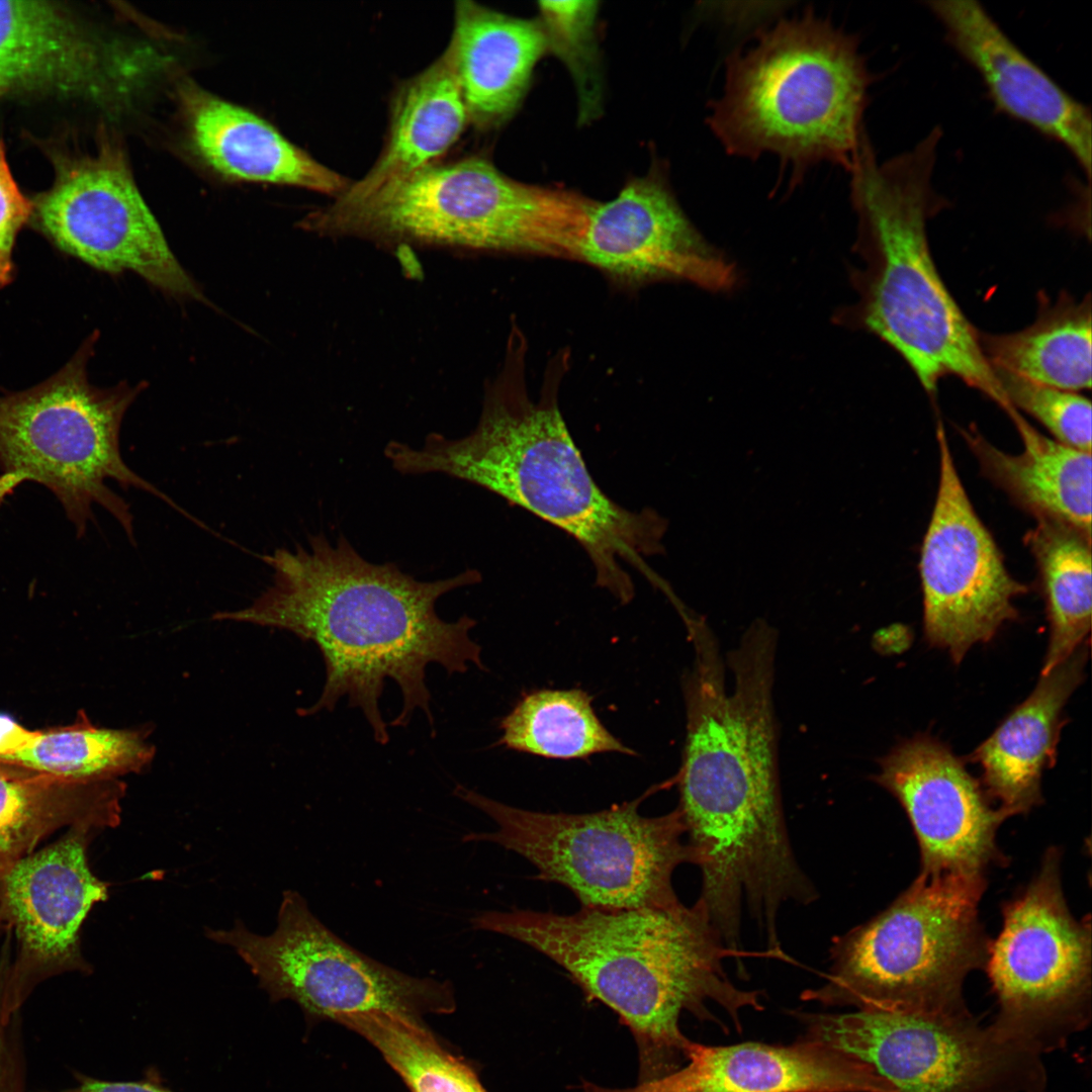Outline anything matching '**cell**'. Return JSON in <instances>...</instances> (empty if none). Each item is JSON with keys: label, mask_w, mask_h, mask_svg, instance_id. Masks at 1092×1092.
Instances as JSON below:
<instances>
[{"label": "cell", "mask_w": 1092, "mask_h": 1092, "mask_svg": "<svg viewBox=\"0 0 1092 1092\" xmlns=\"http://www.w3.org/2000/svg\"><path fill=\"white\" fill-rule=\"evenodd\" d=\"M262 559L272 570L269 586L246 608L213 619L285 630L315 644L326 679L318 699L300 715L332 712L346 698L385 745L389 732L380 699L386 679L402 699L389 725L405 727L421 711L434 732L427 667L439 664L449 675L466 672L470 663L485 670L481 647L470 636L476 621L466 615L445 621L436 611L442 596L481 580L476 569L418 580L394 563L368 561L343 535L332 541L324 534Z\"/></svg>", "instance_id": "1"}, {"label": "cell", "mask_w": 1092, "mask_h": 1092, "mask_svg": "<svg viewBox=\"0 0 1092 1092\" xmlns=\"http://www.w3.org/2000/svg\"><path fill=\"white\" fill-rule=\"evenodd\" d=\"M694 662L682 678L686 741L678 809L702 874L723 897L756 896L799 870L783 811L772 688L777 632L753 623L727 655L725 687L718 642L699 618L687 625Z\"/></svg>", "instance_id": "2"}, {"label": "cell", "mask_w": 1092, "mask_h": 1092, "mask_svg": "<svg viewBox=\"0 0 1092 1092\" xmlns=\"http://www.w3.org/2000/svg\"><path fill=\"white\" fill-rule=\"evenodd\" d=\"M517 336L469 435L430 434L420 448L391 441L387 460L401 474L439 473L483 487L561 529L587 554L596 583L623 605L635 594L624 563L668 597L647 562L662 552L664 520L650 509H625L601 489L560 413L557 378L550 375L539 399L530 398Z\"/></svg>", "instance_id": "3"}, {"label": "cell", "mask_w": 1092, "mask_h": 1092, "mask_svg": "<svg viewBox=\"0 0 1092 1092\" xmlns=\"http://www.w3.org/2000/svg\"><path fill=\"white\" fill-rule=\"evenodd\" d=\"M470 922L541 952L589 999L616 1012L636 1040L640 1083L670 1074L686 1060L689 1039L678 1026L684 1010L705 1015V1004L714 1001L737 1018L743 1007L760 1008L757 993L728 979V949L700 900L691 907H581L572 914L491 910Z\"/></svg>", "instance_id": "4"}, {"label": "cell", "mask_w": 1092, "mask_h": 1092, "mask_svg": "<svg viewBox=\"0 0 1092 1092\" xmlns=\"http://www.w3.org/2000/svg\"><path fill=\"white\" fill-rule=\"evenodd\" d=\"M940 140L936 126L912 149L879 162L867 139L848 171L866 260L859 324L904 359L930 396L939 380L954 376L1005 411L1010 403L979 331L946 288L928 243V221L947 204L933 187Z\"/></svg>", "instance_id": "5"}, {"label": "cell", "mask_w": 1092, "mask_h": 1092, "mask_svg": "<svg viewBox=\"0 0 1092 1092\" xmlns=\"http://www.w3.org/2000/svg\"><path fill=\"white\" fill-rule=\"evenodd\" d=\"M855 34L805 11L758 33L726 61L708 122L729 155L777 156L791 180L819 163L849 171L868 138L873 76Z\"/></svg>", "instance_id": "6"}, {"label": "cell", "mask_w": 1092, "mask_h": 1092, "mask_svg": "<svg viewBox=\"0 0 1092 1092\" xmlns=\"http://www.w3.org/2000/svg\"><path fill=\"white\" fill-rule=\"evenodd\" d=\"M590 207L579 194L516 181L470 157L428 165L355 201L336 199L303 226L386 245L574 259Z\"/></svg>", "instance_id": "7"}, {"label": "cell", "mask_w": 1092, "mask_h": 1092, "mask_svg": "<svg viewBox=\"0 0 1092 1092\" xmlns=\"http://www.w3.org/2000/svg\"><path fill=\"white\" fill-rule=\"evenodd\" d=\"M985 875L919 874L884 911L836 938L825 984L803 994L858 1010L968 1011L967 976L991 940L979 919Z\"/></svg>", "instance_id": "8"}, {"label": "cell", "mask_w": 1092, "mask_h": 1092, "mask_svg": "<svg viewBox=\"0 0 1092 1092\" xmlns=\"http://www.w3.org/2000/svg\"><path fill=\"white\" fill-rule=\"evenodd\" d=\"M98 335L94 332L47 380L0 395V506L19 485L32 481L56 496L78 537L95 522L93 509L99 506L133 544L130 507L108 481L149 492L188 514L122 458V421L145 383L100 388L89 382L87 363Z\"/></svg>", "instance_id": "9"}, {"label": "cell", "mask_w": 1092, "mask_h": 1092, "mask_svg": "<svg viewBox=\"0 0 1092 1092\" xmlns=\"http://www.w3.org/2000/svg\"><path fill=\"white\" fill-rule=\"evenodd\" d=\"M651 791L595 813H544L517 808L458 785L453 793L496 824L464 842L486 841L514 851L537 869L535 879L569 889L581 907L673 908L681 903L672 875L694 863L678 808L657 816L639 813Z\"/></svg>", "instance_id": "10"}, {"label": "cell", "mask_w": 1092, "mask_h": 1092, "mask_svg": "<svg viewBox=\"0 0 1092 1092\" xmlns=\"http://www.w3.org/2000/svg\"><path fill=\"white\" fill-rule=\"evenodd\" d=\"M1061 858L1059 848H1049L1026 888L1003 905L985 965L999 1006L991 1026L1040 1056L1063 1048L1091 1019V925L1070 912Z\"/></svg>", "instance_id": "11"}, {"label": "cell", "mask_w": 1092, "mask_h": 1092, "mask_svg": "<svg viewBox=\"0 0 1092 1092\" xmlns=\"http://www.w3.org/2000/svg\"><path fill=\"white\" fill-rule=\"evenodd\" d=\"M206 936L234 948L272 1002H295L308 1022L366 1013L423 1020L456 1008L449 981L411 976L359 951L328 928L296 891L283 893L272 933H253L237 921L226 930L207 929Z\"/></svg>", "instance_id": "12"}, {"label": "cell", "mask_w": 1092, "mask_h": 1092, "mask_svg": "<svg viewBox=\"0 0 1092 1092\" xmlns=\"http://www.w3.org/2000/svg\"><path fill=\"white\" fill-rule=\"evenodd\" d=\"M808 1021L806 1039L867 1064L896 1092H1048L1041 1056L969 1010L864 1009Z\"/></svg>", "instance_id": "13"}, {"label": "cell", "mask_w": 1092, "mask_h": 1092, "mask_svg": "<svg viewBox=\"0 0 1092 1092\" xmlns=\"http://www.w3.org/2000/svg\"><path fill=\"white\" fill-rule=\"evenodd\" d=\"M52 186L38 194L31 219L62 252L109 273L131 270L179 297L201 298L144 200L119 146L55 160Z\"/></svg>", "instance_id": "14"}, {"label": "cell", "mask_w": 1092, "mask_h": 1092, "mask_svg": "<svg viewBox=\"0 0 1092 1092\" xmlns=\"http://www.w3.org/2000/svg\"><path fill=\"white\" fill-rule=\"evenodd\" d=\"M939 482L919 562L923 628L932 646L960 663L976 643L1015 620L1013 600L1028 587L1008 572L992 535L960 479L941 424Z\"/></svg>", "instance_id": "15"}, {"label": "cell", "mask_w": 1092, "mask_h": 1092, "mask_svg": "<svg viewBox=\"0 0 1092 1092\" xmlns=\"http://www.w3.org/2000/svg\"><path fill=\"white\" fill-rule=\"evenodd\" d=\"M873 779L910 820L919 874L985 875L989 866L1004 863L996 834L1010 816L990 805L980 782L945 744L929 736L906 740L880 760Z\"/></svg>", "instance_id": "16"}, {"label": "cell", "mask_w": 1092, "mask_h": 1092, "mask_svg": "<svg viewBox=\"0 0 1092 1092\" xmlns=\"http://www.w3.org/2000/svg\"><path fill=\"white\" fill-rule=\"evenodd\" d=\"M92 830L73 828L57 842L16 860L0 874V915L13 926L22 963L1 984L4 1018L16 1013L42 974L82 967L79 932L94 904L107 898V885L88 864Z\"/></svg>", "instance_id": "17"}, {"label": "cell", "mask_w": 1092, "mask_h": 1092, "mask_svg": "<svg viewBox=\"0 0 1092 1092\" xmlns=\"http://www.w3.org/2000/svg\"><path fill=\"white\" fill-rule=\"evenodd\" d=\"M576 260L628 287L671 278L721 289L734 279L732 267L712 252L655 175L595 203Z\"/></svg>", "instance_id": "18"}, {"label": "cell", "mask_w": 1092, "mask_h": 1092, "mask_svg": "<svg viewBox=\"0 0 1092 1092\" xmlns=\"http://www.w3.org/2000/svg\"><path fill=\"white\" fill-rule=\"evenodd\" d=\"M951 47L977 71L994 105L1063 146L1091 177L1090 108L1059 86L974 0H928Z\"/></svg>", "instance_id": "19"}, {"label": "cell", "mask_w": 1092, "mask_h": 1092, "mask_svg": "<svg viewBox=\"0 0 1092 1092\" xmlns=\"http://www.w3.org/2000/svg\"><path fill=\"white\" fill-rule=\"evenodd\" d=\"M685 1056L688 1064L664 1077L606 1092H896L867 1064L809 1039L788 1046L689 1040Z\"/></svg>", "instance_id": "20"}, {"label": "cell", "mask_w": 1092, "mask_h": 1092, "mask_svg": "<svg viewBox=\"0 0 1092 1092\" xmlns=\"http://www.w3.org/2000/svg\"><path fill=\"white\" fill-rule=\"evenodd\" d=\"M195 152L224 177L340 195L350 182L253 112L194 85L181 90Z\"/></svg>", "instance_id": "21"}, {"label": "cell", "mask_w": 1092, "mask_h": 1092, "mask_svg": "<svg viewBox=\"0 0 1092 1092\" xmlns=\"http://www.w3.org/2000/svg\"><path fill=\"white\" fill-rule=\"evenodd\" d=\"M1088 645L1041 675L1024 702L997 727L970 758L982 767L988 797L1009 816L1042 802L1041 777L1052 766L1064 724L1063 709L1084 677Z\"/></svg>", "instance_id": "22"}, {"label": "cell", "mask_w": 1092, "mask_h": 1092, "mask_svg": "<svg viewBox=\"0 0 1092 1092\" xmlns=\"http://www.w3.org/2000/svg\"><path fill=\"white\" fill-rule=\"evenodd\" d=\"M449 48L468 120L484 128L516 110L549 44L540 20L461 0L455 4Z\"/></svg>", "instance_id": "23"}, {"label": "cell", "mask_w": 1092, "mask_h": 1092, "mask_svg": "<svg viewBox=\"0 0 1092 1092\" xmlns=\"http://www.w3.org/2000/svg\"><path fill=\"white\" fill-rule=\"evenodd\" d=\"M98 47L65 9L0 1V98L18 92L93 93L106 78Z\"/></svg>", "instance_id": "24"}, {"label": "cell", "mask_w": 1092, "mask_h": 1092, "mask_svg": "<svg viewBox=\"0 0 1092 1092\" xmlns=\"http://www.w3.org/2000/svg\"><path fill=\"white\" fill-rule=\"evenodd\" d=\"M1023 443L1008 454L976 429L961 435L982 473L1036 521L1068 525L1091 538V452L1045 437L1012 407L1006 413Z\"/></svg>", "instance_id": "25"}, {"label": "cell", "mask_w": 1092, "mask_h": 1092, "mask_svg": "<svg viewBox=\"0 0 1092 1092\" xmlns=\"http://www.w3.org/2000/svg\"><path fill=\"white\" fill-rule=\"evenodd\" d=\"M468 120L449 46L428 68L403 82L391 102L385 145L370 171L336 197L361 199L380 187L434 164Z\"/></svg>", "instance_id": "26"}, {"label": "cell", "mask_w": 1092, "mask_h": 1092, "mask_svg": "<svg viewBox=\"0 0 1092 1092\" xmlns=\"http://www.w3.org/2000/svg\"><path fill=\"white\" fill-rule=\"evenodd\" d=\"M124 793L119 779L77 783L0 768V874L63 826L117 825Z\"/></svg>", "instance_id": "27"}, {"label": "cell", "mask_w": 1092, "mask_h": 1092, "mask_svg": "<svg viewBox=\"0 0 1092 1092\" xmlns=\"http://www.w3.org/2000/svg\"><path fill=\"white\" fill-rule=\"evenodd\" d=\"M1035 320L1008 334L978 332L994 369L1030 381L1079 392L1091 388V299L1061 292L1055 301L1038 294Z\"/></svg>", "instance_id": "28"}, {"label": "cell", "mask_w": 1092, "mask_h": 1092, "mask_svg": "<svg viewBox=\"0 0 1092 1092\" xmlns=\"http://www.w3.org/2000/svg\"><path fill=\"white\" fill-rule=\"evenodd\" d=\"M1024 542L1035 561L1050 623L1043 675L1067 660L1090 632L1091 538L1062 523L1036 521Z\"/></svg>", "instance_id": "29"}, {"label": "cell", "mask_w": 1092, "mask_h": 1092, "mask_svg": "<svg viewBox=\"0 0 1092 1092\" xmlns=\"http://www.w3.org/2000/svg\"><path fill=\"white\" fill-rule=\"evenodd\" d=\"M499 729V745L546 758L637 754L603 725L593 708V697L580 689L527 694L502 719Z\"/></svg>", "instance_id": "30"}, {"label": "cell", "mask_w": 1092, "mask_h": 1092, "mask_svg": "<svg viewBox=\"0 0 1092 1092\" xmlns=\"http://www.w3.org/2000/svg\"><path fill=\"white\" fill-rule=\"evenodd\" d=\"M146 728H98L90 724L37 732L23 748L0 758L55 779L87 783L116 780L145 769L155 756Z\"/></svg>", "instance_id": "31"}, {"label": "cell", "mask_w": 1092, "mask_h": 1092, "mask_svg": "<svg viewBox=\"0 0 1092 1092\" xmlns=\"http://www.w3.org/2000/svg\"><path fill=\"white\" fill-rule=\"evenodd\" d=\"M337 1023L372 1044L411 1092H487L472 1067L448 1051L423 1020L366 1013Z\"/></svg>", "instance_id": "32"}, {"label": "cell", "mask_w": 1092, "mask_h": 1092, "mask_svg": "<svg viewBox=\"0 0 1092 1092\" xmlns=\"http://www.w3.org/2000/svg\"><path fill=\"white\" fill-rule=\"evenodd\" d=\"M1009 403L1041 423L1054 439L1091 452V403L1079 392L1064 390L994 369Z\"/></svg>", "instance_id": "33"}, {"label": "cell", "mask_w": 1092, "mask_h": 1092, "mask_svg": "<svg viewBox=\"0 0 1092 1092\" xmlns=\"http://www.w3.org/2000/svg\"><path fill=\"white\" fill-rule=\"evenodd\" d=\"M596 2H540V22L549 50L554 51L572 72L582 96L583 114L593 109L598 80L594 48Z\"/></svg>", "instance_id": "34"}, {"label": "cell", "mask_w": 1092, "mask_h": 1092, "mask_svg": "<svg viewBox=\"0 0 1092 1092\" xmlns=\"http://www.w3.org/2000/svg\"><path fill=\"white\" fill-rule=\"evenodd\" d=\"M32 200L19 189L6 160L0 138V289L14 278L12 253L21 229L31 220Z\"/></svg>", "instance_id": "35"}, {"label": "cell", "mask_w": 1092, "mask_h": 1092, "mask_svg": "<svg viewBox=\"0 0 1092 1092\" xmlns=\"http://www.w3.org/2000/svg\"><path fill=\"white\" fill-rule=\"evenodd\" d=\"M77 1085L59 1092H173L159 1083L144 1081L116 1082L77 1074Z\"/></svg>", "instance_id": "36"}, {"label": "cell", "mask_w": 1092, "mask_h": 1092, "mask_svg": "<svg viewBox=\"0 0 1092 1092\" xmlns=\"http://www.w3.org/2000/svg\"><path fill=\"white\" fill-rule=\"evenodd\" d=\"M36 734L37 732L29 731L10 717L0 714V758L23 748Z\"/></svg>", "instance_id": "37"}, {"label": "cell", "mask_w": 1092, "mask_h": 1092, "mask_svg": "<svg viewBox=\"0 0 1092 1092\" xmlns=\"http://www.w3.org/2000/svg\"><path fill=\"white\" fill-rule=\"evenodd\" d=\"M24 1079L17 1073L0 1069V1092H24Z\"/></svg>", "instance_id": "38"}, {"label": "cell", "mask_w": 1092, "mask_h": 1092, "mask_svg": "<svg viewBox=\"0 0 1092 1092\" xmlns=\"http://www.w3.org/2000/svg\"><path fill=\"white\" fill-rule=\"evenodd\" d=\"M1 916V915H0Z\"/></svg>", "instance_id": "39"}]
</instances>
